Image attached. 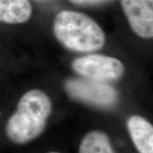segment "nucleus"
<instances>
[{"label": "nucleus", "instance_id": "8", "mask_svg": "<svg viewBox=\"0 0 153 153\" xmlns=\"http://www.w3.org/2000/svg\"><path fill=\"white\" fill-rule=\"evenodd\" d=\"M79 153H115L109 139L101 131H91L82 139Z\"/></svg>", "mask_w": 153, "mask_h": 153}, {"label": "nucleus", "instance_id": "3", "mask_svg": "<svg viewBox=\"0 0 153 153\" xmlns=\"http://www.w3.org/2000/svg\"><path fill=\"white\" fill-rule=\"evenodd\" d=\"M72 69L87 79L100 82L116 80L121 77L124 66L116 57L102 54H89L73 60Z\"/></svg>", "mask_w": 153, "mask_h": 153}, {"label": "nucleus", "instance_id": "7", "mask_svg": "<svg viewBox=\"0 0 153 153\" xmlns=\"http://www.w3.org/2000/svg\"><path fill=\"white\" fill-rule=\"evenodd\" d=\"M33 14L29 0H0V22L21 24L28 22Z\"/></svg>", "mask_w": 153, "mask_h": 153}, {"label": "nucleus", "instance_id": "6", "mask_svg": "<svg viewBox=\"0 0 153 153\" xmlns=\"http://www.w3.org/2000/svg\"><path fill=\"white\" fill-rule=\"evenodd\" d=\"M127 127L134 145L140 153H153V127L144 118L133 116Z\"/></svg>", "mask_w": 153, "mask_h": 153}, {"label": "nucleus", "instance_id": "9", "mask_svg": "<svg viewBox=\"0 0 153 153\" xmlns=\"http://www.w3.org/2000/svg\"><path fill=\"white\" fill-rule=\"evenodd\" d=\"M72 4L83 7H94L104 5L113 0H67Z\"/></svg>", "mask_w": 153, "mask_h": 153}, {"label": "nucleus", "instance_id": "1", "mask_svg": "<svg viewBox=\"0 0 153 153\" xmlns=\"http://www.w3.org/2000/svg\"><path fill=\"white\" fill-rule=\"evenodd\" d=\"M53 30L57 41L73 52H95L106 44L105 33L98 23L79 11H58L53 20Z\"/></svg>", "mask_w": 153, "mask_h": 153}, {"label": "nucleus", "instance_id": "5", "mask_svg": "<svg viewBox=\"0 0 153 153\" xmlns=\"http://www.w3.org/2000/svg\"><path fill=\"white\" fill-rule=\"evenodd\" d=\"M120 4L134 33L142 38H152L153 0H120Z\"/></svg>", "mask_w": 153, "mask_h": 153}, {"label": "nucleus", "instance_id": "2", "mask_svg": "<svg viewBox=\"0 0 153 153\" xmlns=\"http://www.w3.org/2000/svg\"><path fill=\"white\" fill-rule=\"evenodd\" d=\"M51 110V101L43 91L33 89L24 94L6 126L7 136L16 144L37 138L45 128Z\"/></svg>", "mask_w": 153, "mask_h": 153}, {"label": "nucleus", "instance_id": "10", "mask_svg": "<svg viewBox=\"0 0 153 153\" xmlns=\"http://www.w3.org/2000/svg\"><path fill=\"white\" fill-rule=\"evenodd\" d=\"M48 153H60V152H48Z\"/></svg>", "mask_w": 153, "mask_h": 153}, {"label": "nucleus", "instance_id": "4", "mask_svg": "<svg viewBox=\"0 0 153 153\" xmlns=\"http://www.w3.org/2000/svg\"><path fill=\"white\" fill-rule=\"evenodd\" d=\"M65 89L72 98L94 106L110 107L117 101L116 91L104 82L71 79L66 82Z\"/></svg>", "mask_w": 153, "mask_h": 153}]
</instances>
